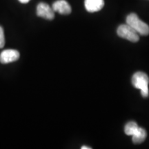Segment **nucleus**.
Instances as JSON below:
<instances>
[{"instance_id": "obj_1", "label": "nucleus", "mask_w": 149, "mask_h": 149, "mask_svg": "<svg viewBox=\"0 0 149 149\" xmlns=\"http://www.w3.org/2000/svg\"><path fill=\"white\" fill-rule=\"evenodd\" d=\"M132 84L135 88L141 90V94L144 97L148 96L149 77L146 73L143 72H137L134 74L132 77Z\"/></svg>"}, {"instance_id": "obj_2", "label": "nucleus", "mask_w": 149, "mask_h": 149, "mask_svg": "<svg viewBox=\"0 0 149 149\" xmlns=\"http://www.w3.org/2000/svg\"><path fill=\"white\" fill-rule=\"evenodd\" d=\"M126 24L131 26L135 31L141 35L149 34V26L146 23L139 19L135 13H130L126 18Z\"/></svg>"}, {"instance_id": "obj_3", "label": "nucleus", "mask_w": 149, "mask_h": 149, "mask_svg": "<svg viewBox=\"0 0 149 149\" xmlns=\"http://www.w3.org/2000/svg\"><path fill=\"white\" fill-rule=\"evenodd\" d=\"M117 35L122 38L126 39L130 42H137L139 40V34L128 24H122L117 31Z\"/></svg>"}, {"instance_id": "obj_4", "label": "nucleus", "mask_w": 149, "mask_h": 149, "mask_svg": "<svg viewBox=\"0 0 149 149\" xmlns=\"http://www.w3.org/2000/svg\"><path fill=\"white\" fill-rule=\"evenodd\" d=\"M37 15L48 20L53 19L55 17V13H54L53 8L50 7V6L47 3L44 2H41L37 5Z\"/></svg>"}, {"instance_id": "obj_5", "label": "nucleus", "mask_w": 149, "mask_h": 149, "mask_svg": "<svg viewBox=\"0 0 149 149\" xmlns=\"http://www.w3.org/2000/svg\"><path fill=\"white\" fill-rule=\"evenodd\" d=\"M19 53L16 50L8 49L1 52L0 55V62L1 64H8L18 60Z\"/></svg>"}, {"instance_id": "obj_6", "label": "nucleus", "mask_w": 149, "mask_h": 149, "mask_svg": "<svg viewBox=\"0 0 149 149\" xmlns=\"http://www.w3.org/2000/svg\"><path fill=\"white\" fill-rule=\"evenodd\" d=\"M52 8L54 11L61 15H68L72 11L71 7L66 0H57L55 1Z\"/></svg>"}, {"instance_id": "obj_7", "label": "nucleus", "mask_w": 149, "mask_h": 149, "mask_svg": "<svg viewBox=\"0 0 149 149\" xmlns=\"http://www.w3.org/2000/svg\"><path fill=\"white\" fill-rule=\"evenodd\" d=\"M85 8L90 13L97 12L103 8L104 6V0H85Z\"/></svg>"}, {"instance_id": "obj_8", "label": "nucleus", "mask_w": 149, "mask_h": 149, "mask_svg": "<svg viewBox=\"0 0 149 149\" xmlns=\"http://www.w3.org/2000/svg\"><path fill=\"white\" fill-rule=\"evenodd\" d=\"M132 136H133V141L134 144H141L146 139V132L144 128L139 127L137 131Z\"/></svg>"}, {"instance_id": "obj_9", "label": "nucleus", "mask_w": 149, "mask_h": 149, "mask_svg": "<svg viewBox=\"0 0 149 149\" xmlns=\"http://www.w3.org/2000/svg\"><path fill=\"white\" fill-rule=\"evenodd\" d=\"M139 126L135 122H130L126 124L124 132L127 135H133L134 133L138 129Z\"/></svg>"}, {"instance_id": "obj_10", "label": "nucleus", "mask_w": 149, "mask_h": 149, "mask_svg": "<svg viewBox=\"0 0 149 149\" xmlns=\"http://www.w3.org/2000/svg\"><path fill=\"white\" fill-rule=\"evenodd\" d=\"M5 45V37L4 33L2 27L0 26V48H3Z\"/></svg>"}, {"instance_id": "obj_11", "label": "nucleus", "mask_w": 149, "mask_h": 149, "mask_svg": "<svg viewBox=\"0 0 149 149\" xmlns=\"http://www.w3.org/2000/svg\"><path fill=\"white\" fill-rule=\"evenodd\" d=\"M19 2H21L22 3H26L28 2H29L30 0H19Z\"/></svg>"}, {"instance_id": "obj_12", "label": "nucleus", "mask_w": 149, "mask_h": 149, "mask_svg": "<svg viewBox=\"0 0 149 149\" xmlns=\"http://www.w3.org/2000/svg\"><path fill=\"white\" fill-rule=\"evenodd\" d=\"M91 147H88V146H84L81 147V149H91Z\"/></svg>"}]
</instances>
